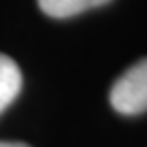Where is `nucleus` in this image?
<instances>
[{
    "label": "nucleus",
    "mask_w": 147,
    "mask_h": 147,
    "mask_svg": "<svg viewBox=\"0 0 147 147\" xmlns=\"http://www.w3.org/2000/svg\"><path fill=\"white\" fill-rule=\"evenodd\" d=\"M39 8L53 18H69L84 10L102 6L110 0H37Z\"/></svg>",
    "instance_id": "3"
},
{
    "label": "nucleus",
    "mask_w": 147,
    "mask_h": 147,
    "mask_svg": "<svg viewBox=\"0 0 147 147\" xmlns=\"http://www.w3.org/2000/svg\"><path fill=\"white\" fill-rule=\"evenodd\" d=\"M23 88V74L14 59L0 53V115L14 102Z\"/></svg>",
    "instance_id": "2"
},
{
    "label": "nucleus",
    "mask_w": 147,
    "mask_h": 147,
    "mask_svg": "<svg viewBox=\"0 0 147 147\" xmlns=\"http://www.w3.org/2000/svg\"><path fill=\"white\" fill-rule=\"evenodd\" d=\"M110 104L117 113L135 117L147 110V59L131 65L110 88Z\"/></svg>",
    "instance_id": "1"
},
{
    "label": "nucleus",
    "mask_w": 147,
    "mask_h": 147,
    "mask_svg": "<svg viewBox=\"0 0 147 147\" xmlns=\"http://www.w3.org/2000/svg\"><path fill=\"white\" fill-rule=\"evenodd\" d=\"M0 147H29L25 143H12V141H0Z\"/></svg>",
    "instance_id": "4"
}]
</instances>
